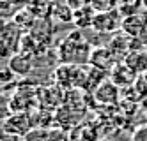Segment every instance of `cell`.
Returning <instances> with one entry per match:
<instances>
[{
	"label": "cell",
	"instance_id": "7402d4cb",
	"mask_svg": "<svg viewBox=\"0 0 147 141\" xmlns=\"http://www.w3.org/2000/svg\"><path fill=\"white\" fill-rule=\"evenodd\" d=\"M18 7L14 4H11L9 0H2L0 2V16H2V21H9L13 19V16L16 14Z\"/></svg>",
	"mask_w": 147,
	"mask_h": 141
},
{
	"label": "cell",
	"instance_id": "d4e9b609",
	"mask_svg": "<svg viewBox=\"0 0 147 141\" xmlns=\"http://www.w3.org/2000/svg\"><path fill=\"white\" fill-rule=\"evenodd\" d=\"M131 141H147V125H140L138 129H135Z\"/></svg>",
	"mask_w": 147,
	"mask_h": 141
},
{
	"label": "cell",
	"instance_id": "ffe728a7",
	"mask_svg": "<svg viewBox=\"0 0 147 141\" xmlns=\"http://www.w3.org/2000/svg\"><path fill=\"white\" fill-rule=\"evenodd\" d=\"M51 18L60 21V23H64V25H67V23L73 25L75 11H73L66 2H60V0H59V2H55V5H53V14H51Z\"/></svg>",
	"mask_w": 147,
	"mask_h": 141
},
{
	"label": "cell",
	"instance_id": "8992f818",
	"mask_svg": "<svg viewBox=\"0 0 147 141\" xmlns=\"http://www.w3.org/2000/svg\"><path fill=\"white\" fill-rule=\"evenodd\" d=\"M37 104L45 110H59L62 106V97H64V88L53 83L51 86H41L37 88Z\"/></svg>",
	"mask_w": 147,
	"mask_h": 141
},
{
	"label": "cell",
	"instance_id": "4316f807",
	"mask_svg": "<svg viewBox=\"0 0 147 141\" xmlns=\"http://www.w3.org/2000/svg\"><path fill=\"white\" fill-rule=\"evenodd\" d=\"M64 2L73 9V11H76V9H82V7H87L90 5V0H64Z\"/></svg>",
	"mask_w": 147,
	"mask_h": 141
},
{
	"label": "cell",
	"instance_id": "4fadbf2b",
	"mask_svg": "<svg viewBox=\"0 0 147 141\" xmlns=\"http://www.w3.org/2000/svg\"><path fill=\"white\" fill-rule=\"evenodd\" d=\"M7 65L11 67V71L18 76V78H27V76L32 72V69H34V58L25 55V53L16 51L14 55L9 58Z\"/></svg>",
	"mask_w": 147,
	"mask_h": 141
},
{
	"label": "cell",
	"instance_id": "5b68a950",
	"mask_svg": "<svg viewBox=\"0 0 147 141\" xmlns=\"http://www.w3.org/2000/svg\"><path fill=\"white\" fill-rule=\"evenodd\" d=\"M30 129H32V120L28 113H11L2 122V131L5 136L23 138Z\"/></svg>",
	"mask_w": 147,
	"mask_h": 141
},
{
	"label": "cell",
	"instance_id": "44dd1931",
	"mask_svg": "<svg viewBox=\"0 0 147 141\" xmlns=\"http://www.w3.org/2000/svg\"><path fill=\"white\" fill-rule=\"evenodd\" d=\"M48 138H50V129H46V127H32L22 138V141H48Z\"/></svg>",
	"mask_w": 147,
	"mask_h": 141
},
{
	"label": "cell",
	"instance_id": "5bb4252c",
	"mask_svg": "<svg viewBox=\"0 0 147 141\" xmlns=\"http://www.w3.org/2000/svg\"><path fill=\"white\" fill-rule=\"evenodd\" d=\"M18 51H20V53H25V55L32 57V58L36 60V58H39V57H43L45 53L48 51V46L41 44V42H39L37 39H34V37H32V35H30L28 32H27V34H23L22 41H20Z\"/></svg>",
	"mask_w": 147,
	"mask_h": 141
},
{
	"label": "cell",
	"instance_id": "ac0fdd59",
	"mask_svg": "<svg viewBox=\"0 0 147 141\" xmlns=\"http://www.w3.org/2000/svg\"><path fill=\"white\" fill-rule=\"evenodd\" d=\"M55 2L51 0H30L27 7L36 14V18H51Z\"/></svg>",
	"mask_w": 147,
	"mask_h": 141
},
{
	"label": "cell",
	"instance_id": "7c38bea8",
	"mask_svg": "<svg viewBox=\"0 0 147 141\" xmlns=\"http://www.w3.org/2000/svg\"><path fill=\"white\" fill-rule=\"evenodd\" d=\"M92 95H94V99H96L98 104L112 106L115 102H119V86L112 80H107L92 92Z\"/></svg>",
	"mask_w": 147,
	"mask_h": 141
},
{
	"label": "cell",
	"instance_id": "f1b7e54d",
	"mask_svg": "<svg viewBox=\"0 0 147 141\" xmlns=\"http://www.w3.org/2000/svg\"><path fill=\"white\" fill-rule=\"evenodd\" d=\"M9 2H11V4H14L16 7H25V5L30 2V0H9Z\"/></svg>",
	"mask_w": 147,
	"mask_h": 141
},
{
	"label": "cell",
	"instance_id": "e0dca14e",
	"mask_svg": "<svg viewBox=\"0 0 147 141\" xmlns=\"http://www.w3.org/2000/svg\"><path fill=\"white\" fill-rule=\"evenodd\" d=\"M94 14H96V11H94L90 5L82 7V9H76L75 11V18H73V25H75L76 28H80V30H83V28H92Z\"/></svg>",
	"mask_w": 147,
	"mask_h": 141
},
{
	"label": "cell",
	"instance_id": "d6986e66",
	"mask_svg": "<svg viewBox=\"0 0 147 141\" xmlns=\"http://www.w3.org/2000/svg\"><path fill=\"white\" fill-rule=\"evenodd\" d=\"M30 120H32V127H53V113H50V110H45V108H37L32 113H28Z\"/></svg>",
	"mask_w": 147,
	"mask_h": 141
},
{
	"label": "cell",
	"instance_id": "30bf717a",
	"mask_svg": "<svg viewBox=\"0 0 147 141\" xmlns=\"http://www.w3.org/2000/svg\"><path fill=\"white\" fill-rule=\"evenodd\" d=\"M110 80L119 86V88H122V86H131L136 78H138V72H135L128 63L124 62H117L115 65L110 69Z\"/></svg>",
	"mask_w": 147,
	"mask_h": 141
},
{
	"label": "cell",
	"instance_id": "9c48e42d",
	"mask_svg": "<svg viewBox=\"0 0 147 141\" xmlns=\"http://www.w3.org/2000/svg\"><path fill=\"white\" fill-rule=\"evenodd\" d=\"M28 34L34 39H37L41 44H45L48 48L55 42V28H53L51 18H37Z\"/></svg>",
	"mask_w": 147,
	"mask_h": 141
},
{
	"label": "cell",
	"instance_id": "ba28073f",
	"mask_svg": "<svg viewBox=\"0 0 147 141\" xmlns=\"http://www.w3.org/2000/svg\"><path fill=\"white\" fill-rule=\"evenodd\" d=\"M78 74L80 65H71V63H59L53 71V81L62 86L64 90L67 88H76L78 83Z\"/></svg>",
	"mask_w": 147,
	"mask_h": 141
},
{
	"label": "cell",
	"instance_id": "8fae6325",
	"mask_svg": "<svg viewBox=\"0 0 147 141\" xmlns=\"http://www.w3.org/2000/svg\"><path fill=\"white\" fill-rule=\"evenodd\" d=\"M119 62V58L115 57V53L108 48V46H99V48H92V53H90V58H89V63L96 65L103 71H108Z\"/></svg>",
	"mask_w": 147,
	"mask_h": 141
},
{
	"label": "cell",
	"instance_id": "83f0119b",
	"mask_svg": "<svg viewBox=\"0 0 147 141\" xmlns=\"http://www.w3.org/2000/svg\"><path fill=\"white\" fill-rule=\"evenodd\" d=\"M117 4H133V5L142 7V0H117Z\"/></svg>",
	"mask_w": 147,
	"mask_h": 141
},
{
	"label": "cell",
	"instance_id": "52a82bcc",
	"mask_svg": "<svg viewBox=\"0 0 147 141\" xmlns=\"http://www.w3.org/2000/svg\"><path fill=\"white\" fill-rule=\"evenodd\" d=\"M121 30L124 34H128L129 37H136V39H142L147 34V11H138L136 14L128 16V18H122V25Z\"/></svg>",
	"mask_w": 147,
	"mask_h": 141
},
{
	"label": "cell",
	"instance_id": "cb8c5ba5",
	"mask_svg": "<svg viewBox=\"0 0 147 141\" xmlns=\"http://www.w3.org/2000/svg\"><path fill=\"white\" fill-rule=\"evenodd\" d=\"M119 11V14L122 18H128V16H133L140 11V5H133V4H117V7H115Z\"/></svg>",
	"mask_w": 147,
	"mask_h": 141
},
{
	"label": "cell",
	"instance_id": "6da1fadb",
	"mask_svg": "<svg viewBox=\"0 0 147 141\" xmlns=\"http://www.w3.org/2000/svg\"><path fill=\"white\" fill-rule=\"evenodd\" d=\"M55 53H57V60L59 63H71V65H85L89 63L90 58V42L83 37L82 30L76 28L69 32V34L57 42L55 46Z\"/></svg>",
	"mask_w": 147,
	"mask_h": 141
},
{
	"label": "cell",
	"instance_id": "9a60e30c",
	"mask_svg": "<svg viewBox=\"0 0 147 141\" xmlns=\"http://www.w3.org/2000/svg\"><path fill=\"white\" fill-rule=\"evenodd\" d=\"M122 62L128 63L135 72H147V48L138 51H129Z\"/></svg>",
	"mask_w": 147,
	"mask_h": 141
},
{
	"label": "cell",
	"instance_id": "2e32d148",
	"mask_svg": "<svg viewBox=\"0 0 147 141\" xmlns=\"http://www.w3.org/2000/svg\"><path fill=\"white\" fill-rule=\"evenodd\" d=\"M36 19H37L36 14H34L27 5H25V7H18L16 14L13 16V21L25 32V34H27V32H30V28H32L34 23H36Z\"/></svg>",
	"mask_w": 147,
	"mask_h": 141
},
{
	"label": "cell",
	"instance_id": "f546056e",
	"mask_svg": "<svg viewBox=\"0 0 147 141\" xmlns=\"http://www.w3.org/2000/svg\"><path fill=\"white\" fill-rule=\"evenodd\" d=\"M142 7H144V9L147 11V0H142Z\"/></svg>",
	"mask_w": 147,
	"mask_h": 141
},
{
	"label": "cell",
	"instance_id": "277c9868",
	"mask_svg": "<svg viewBox=\"0 0 147 141\" xmlns=\"http://www.w3.org/2000/svg\"><path fill=\"white\" fill-rule=\"evenodd\" d=\"M121 25H122V16L119 14V11L110 9L94 14L92 30L99 32V34H115L121 30Z\"/></svg>",
	"mask_w": 147,
	"mask_h": 141
},
{
	"label": "cell",
	"instance_id": "4dcf8cb0",
	"mask_svg": "<svg viewBox=\"0 0 147 141\" xmlns=\"http://www.w3.org/2000/svg\"><path fill=\"white\" fill-rule=\"evenodd\" d=\"M51 2H59V0H51Z\"/></svg>",
	"mask_w": 147,
	"mask_h": 141
},
{
	"label": "cell",
	"instance_id": "7a4b0ae2",
	"mask_svg": "<svg viewBox=\"0 0 147 141\" xmlns=\"http://www.w3.org/2000/svg\"><path fill=\"white\" fill-rule=\"evenodd\" d=\"M25 32L20 28L13 19L2 21V28H0V57L11 58L18 51L20 41H22Z\"/></svg>",
	"mask_w": 147,
	"mask_h": 141
},
{
	"label": "cell",
	"instance_id": "3957f363",
	"mask_svg": "<svg viewBox=\"0 0 147 141\" xmlns=\"http://www.w3.org/2000/svg\"><path fill=\"white\" fill-rule=\"evenodd\" d=\"M107 76H108V71H103V69H99L96 65H92V63L80 65V74H78L76 88L80 92L92 94L103 81H107Z\"/></svg>",
	"mask_w": 147,
	"mask_h": 141
},
{
	"label": "cell",
	"instance_id": "603a6c76",
	"mask_svg": "<svg viewBox=\"0 0 147 141\" xmlns=\"http://www.w3.org/2000/svg\"><path fill=\"white\" fill-rule=\"evenodd\" d=\"M48 141H71V136L67 132V129H62V127H57L53 125L50 129V138Z\"/></svg>",
	"mask_w": 147,
	"mask_h": 141
},
{
	"label": "cell",
	"instance_id": "484cf974",
	"mask_svg": "<svg viewBox=\"0 0 147 141\" xmlns=\"http://www.w3.org/2000/svg\"><path fill=\"white\" fill-rule=\"evenodd\" d=\"M14 78H16V74L11 71V67H9V65L2 71V74H0V80H2L4 85H9L11 81H14Z\"/></svg>",
	"mask_w": 147,
	"mask_h": 141
}]
</instances>
